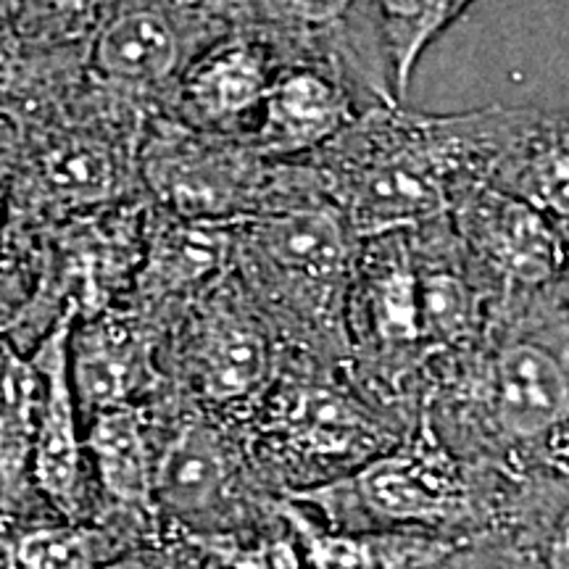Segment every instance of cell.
Instances as JSON below:
<instances>
[{"instance_id":"32","label":"cell","mask_w":569,"mask_h":569,"mask_svg":"<svg viewBox=\"0 0 569 569\" xmlns=\"http://www.w3.org/2000/svg\"><path fill=\"white\" fill-rule=\"evenodd\" d=\"M565 465L569 467V443H567V457H565Z\"/></svg>"},{"instance_id":"12","label":"cell","mask_w":569,"mask_h":569,"mask_svg":"<svg viewBox=\"0 0 569 569\" xmlns=\"http://www.w3.org/2000/svg\"><path fill=\"white\" fill-rule=\"evenodd\" d=\"M367 109L372 106L338 71L322 63H290L277 69L248 146L272 161L309 159Z\"/></svg>"},{"instance_id":"22","label":"cell","mask_w":569,"mask_h":569,"mask_svg":"<svg viewBox=\"0 0 569 569\" xmlns=\"http://www.w3.org/2000/svg\"><path fill=\"white\" fill-rule=\"evenodd\" d=\"M180 61V42L167 19L156 11H127L101 32L96 63L111 80L153 82Z\"/></svg>"},{"instance_id":"20","label":"cell","mask_w":569,"mask_h":569,"mask_svg":"<svg viewBox=\"0 0 569 569\" xmlns=\"http://www.w3.org/2000/svg\"><path fill=\"white\" fill-rule=\"evenodd\" d=\"M42 380L32 356L0 343V515L32 517L48 511L32 486Z\"/></svg>"},{"instance_id":"24","label":"cell","mask_w":569,"mask_h":569,"mask_svg":"<svg viewBox=\"0 0 569 569\" xmlns=\"http://www.w3.org/2000/svg\"><path fill=\"white\" fill-rule=\"evenodd\" d=\"M182 540L193 546L203 569H306L301 546L284 522L280 503L277 515L256 530Z\"/></svg>"},{"instance_id":"13","label":"cell","mask_w":569,"mask_h":569,"mask_svg":"<svg viewBox=\"0 0 569 569\" xmlns=\"http://www.w3.org/2000/svg\"><path fill=\"white\" fill-rule=\"evenodd\" d=\"M269 17L322 51V63L351 82L369 106H396L393 71L375 0H264Z\"/></svg>"},{"instance_id":"15","label":"cell","mask_w":569,"mask_h":569,"mask_svg":"<svg viewBox=\"0 0 569 569\" xmlns=\"http://www.w3.org/2000/svg\"><path fill=\"white\" fill-rule=\"evenodd\" d=\"M509 569H569V467L511 478L488 532Z\"/></svg>"},{"instance_id":"28","label":"cell","mask_w":569,"mask_h":569,"mask_svg":"<svg viewBox=\"0 0 569 569\" xmlns=\"http://www.w3.org/2000/svg\"><path fill=\"white\" fill-rule=\"evenodd\" d=\"M21 67V48L11 30L0 24V90H6L17 80Z\"/></svg>"},{"instance_id":"6","label":"cell","mask_w":569,"mask_h":569,"mask_svg":"<svg viewBox=\"0 0 569 569\" xmlns=\"http://www.w3.org/2000/svg\"><path fill=\"white\" fill-rule=\"evenodd\" d=\"M359 243L327 198L238 222V253L277 309L284 351L346 365V298Z\"/></svg>"},{"instance_id":"26","label":"cell","mask_w":569,"mask_h":569,"mask_svg":"<svg viewBox=\"0 0 569 569\" xmlns=\"http://www.w3.org/2000/svg\"><path fill=\"white\" fill-rule=\"evenodd\" d=\"M101 569H203L193 546L182 538H159L124 551Z\"/></svg>"},{"instance_id":"27","label":"cell","mask_w":569,"mask_h":569,"mask_svg":"<svg viewBox=\"0 0 569 569\" xmlns=\"http://www.w3.org/2000/svg\"><path fill=\"white\" fill-rule=\"evenodd\" d=\"M430 569H509V565L503 553L496 549L493 540L482 536L453 549L446 559H440Z\"/></svg>"},{"instance_id":"17","label":"cell","mask_w":569,"mask_h":569,"mask_svg":"<svg viewBox=\"0 0 569 569\" xmlns=\"http://www.w3.org/2000/svg\"><path fill=\"white\" fill-rule=\"evenodd\" d=\"M138 543L101 519L0 515V569H101Z\"/></svg>"},{"instance_id":"9","label":"cell","mask_w":569,"mask_h":569,"mask_svg":"<svg viewBox=\"0 0 569 569\" xmlns=\"http://www.w3.org/2000/svg\"><path fill=\"white\" fill-rule=\"evenodd\" d=\"M469 267L493 298L543 293L565 284V238L559 227L522 198L482 182L448 211Z\"/></svg>"},{"instance_id":"10","label":"cell","mask_w":569,"mask_h":569,"mask_svg":"<svg viewBox=\"0 0 569 569\" xmlns=\"http://www.w3.org/2000/svg\"><path fill=\"white\" fill-rule=\"evenodd\" d=\"M74 309L59 317L34 348L32 361L42 380L38 436L32 453L34 493L51 515L69 522L92 517L96 498L80 430V403L69 375V336Z\"/></svg>"},{"instance_id":"30","label":"cell","mask_w":569,"mask_h":569,"mask_svg":"<svg viewBox=\"0 0 569 569\" xmlns=\"http://www.w3.org/2000/svg\"><path fill=\"white\" fill-rule=\"evenodd\" d=\"M565 238V288H567V303H569V227L561 232Z\"/></svg>"},{"instance_id":"23","label":"cell","mask_w":569,"mask_h":569,"mask_svg":"<svg viewBox=\"0 0 569 569\" xmlns=\"http://www.w3.org/2000/svg\"><path fill=\"white\" fill-rule=\"evenodd\" d=\"M375 3L398 98H403L422 53L475 0H375Z\"/></svg>"},{"instance_id":"1","label":"cell","mask_w":569,"mask_h":569,"mask_svg":"<svg viewBox=\"0 0 569 569\" xmlns=\"http://www.w3.org/2000/svg\"><path fill=\"white\" fill-rule=\"evenodd\" d=\"M493 298L448 217L365 238L346 298V372L407 430L432 377L486 332Z\"/></svg>"},{"instance_id":"14","label":"cell","mask_w":569,"mask_h":569,"mask_svg":"<svg viewBox=\"0 0 569 569\" xmlns=\"http://www.w3.org/2000/svg\"><path fill=\"white\" fill-rule=\"evenodd\" d=\"M69 375L80 411L88 417L142 407V398L153 396L161 382L153 336L134 319L88 317L71 327Z\"/></svg>"},{"instance_id":"7","label":"cell","mask_w":569,"mask_h":569,"mask_svg":"<svg viewBox=\"0 0 569 569\" xmlns=\"http://www.w3.org/2000/svg\"><path fill=\"white\" fill-rule=\"evenodd\" d=\"M153 501L167 538H211L267 525L280 496L259 480L238 427L193 407L156 446Z\"/></svg>"},{"instance_id":"16","label":"cell","mask_w":569,"mask_h":569,"mask_svg":"<svg viewBox=\"0 0 569 569\" xmlns=\"http://www.w3.org/2000/svg\"><path fill=\"white\" fill-rule=\"evenodd\" d=\"M490 184L522 198L565 232L569 227V109H528L525 122L503 148Z\"/></svg>"},{"instance_id":"5","label":"cell","mask_w":569,"mask_h":569,"mask_svg":"<svg viewBox=\"0 0 569 569\" xmlns=\"http://www.w3.org/2000/svg\"><path fill=\"white\" fill-rule=\"evenodd\" d=\"M238 430L259 480L280 498L346 478L409 432L359 393L346 365L284 348L274 382Z\"/></svg>"},{"instance_id":"3","label":"cell","mask_w":569,"mask_h":569,"mask_svg":"<svg viewBox=\"0 0 569 569\" xmlns=\"http://www.w3.org/2000/svg\"><path fill=\"white\" fill-rule=\"evenodd\" d=\"M525 117L528 109L507 106L461 113L372 106L306 163L365 240L448 217L461 196L490 182Z\"/></svg>"},{"instance_id":"25","label":"cell","mask_w":569,"mask_h":569,"mask_svg":"<svg viewBox=\"0 0 569 569\" xmlns=\"http://www.w3.org/2000/svg\"><path fill=\"white\" fill-rule=\"evenodd\" d=\"M42 184L67 203L103 201L113 190V161L101 148L69 142L42 159Z\"/></svg>"},{"instance_id":"18","label":"cell","mask_w":569,"mask_h":569,"mask_svg":"<svg viewBox=\"0 0 569 569\" xmlns=\"http://www.w3.org/2000/svg\"><path fill=\"white\" fill-rule=\"evenodd\" d=\"M277 69L256 40H230L196 63L184 98L198 119L217 130L253 134Z\"/></svg>"},{"instance_id":"21","label":"cell","mask_w":569,"mask_h":569,"mask_svg":"<svg viewBox=\"0 0 569 569\" xmlns=\"http://www.w3.org/2000/svg\"><path fill=\"white\" fill-rule=\"evenodd\" d=\"M238 253V222L180 219L151 240L142 284L151 296H174L217 280Z\"/></svg>"},{"instance_id":"19","label":"cell","mask_w":569,"mask_h":569,"mask_svg":"<svg viewBox=\"0 0 569 569\" xmlns=\"http://www.w3.org/2000/svg\"><path fill=\"white\" fill-rule=\"evenodd\" d=\"M280 511L301 546L306 569H430L465 546L409 532L332 530L288 498H280Z\"/></svg>"},{"instance_id":"31","label":"cell","mask_w":569,"mask_h":569,"mask_svg":"<svg viewBox=\"0 0 569 569\" xmlns=\"http://www.w3.org/2000/svg\"><path fill=\"white\" fill-rule=\"evenodd\" d=\"M0 217H3V193H0Z\"/></svg>"},{"instance_id":"29","label":"cell","mask_w":569,"mask_h":569,"mask_svg":"<svg viewBox=\"0 0 569 569\" xmlns=\"http://www.w3.org/2000/svg\"><path fill=\"white\" fill-rule=\"evenodd\" d=\"M98 0H51L53 9H59L63 13H84L96 6Z\"/></svg>"},{"instance_id":"8","label":"cell","mask_w":569,"mask_h":569,"mask_svg":"<svg viewBox=\"0 0 569 569\" xmlns=\"http://www.w3.org/2000/svg\"><path fill=\"white\" fill-rule=\"evenodd\" d=\"M282 365L272 322L243 293L203 306L180 346V375L196 407L240 427L264 398Z\"/></svg>"},{"instance_id":"11","label":"cell","mask_w":569,"mask_h":569,"mask_svg":"<svg viewBox=\"0 0 569 569\" xmlns=\"http://www.w3.org/2000/svg\"><path fill=\"white\" fill-rule=\"evenodd\" d=\"M84 453L96 498L90 519L113 525L140 546L167 538L153 501L156 443L146 407L109 409L90 417Z\"/></svg>"},{"instance_id":"4","label":"cell","mask_w":569,"mask_h":569,"mask_svg":"<svg viewBox=\"0 0 569 569\" xmlns=\"http://www.w3.org/2000/svg\"><path fill=\"white\" fill-rule=\"evenodd\" d=\"M507 475L472 467L422 422L346 478L282 496L332 530L409 532L469 543L493 530Z\"/></svg>"},{"instance_id":"2","label":"cell","mask_w":569,"mask_h":569,"mask_svg":"<svg viewBox=\"0 0 569 569\" xmlns=\"http://www.w3.org/2000/svg\"><path fill=\"white\" fill-rule=\"evenodd\" d=\"M417 422L472 467L517 478L565 465L569 443L567 288L509 298L486 332L432 377Z\"/></svg>"}]
</instances>
